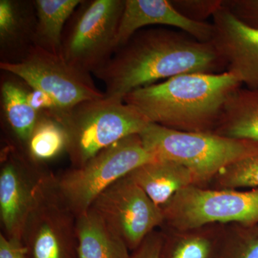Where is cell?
<instances>
[{
  "label": "cell",
  "mask_w": 258,
  "mask_h": 258,
  "mask_svg": "<svg viewBox=\"0 0 258 258\" xmlns=\"http://www.w3.org/2000/svg\"><path fill=\"white\" fill-rule=\"evenodd\" d=\"M226 72L225 61L212 42L181 30L151 28L136 32L93 74L106 87L105 97L121 100L138 88L183 74Z\"/></svg>",
  "instance_id": "cell-1"
},
{
  "label": "cell",
  "mask_w": 258,
  "mask_h": 258,
  "mask_svg": "<svg viewBox=\"0 0 258 258\" xmlns=\"http://www.w3.org/2000/svg\"><path fill=\"white\" fill-rule=\"evenodd\" d=\"M241 86L227 71L183 74L134 90L123 101L150 123L179 132L213 133L225 102Z\"/></svg>",
  "instance_id": "cell-2"
},
{
  "label": "cell",
  "mask_w": 258,
  "mask_h": 258,
  "mask_svg": "<svg viewBox=\"0 0 258 258\" xmlns=\"http://www.w3.org/2000/svg\"><path fill=\"white\" fill-rule=\"evenodd\" d=\"M139 136L156 159L182 164L192 173L195 185L202 187H207L227 166L258 154V142L214 133L179 132L152 123Z\"/></svg>",
  "instance_id": "cell-3"
},
{
  "label": "cell",
  "mask_w": 258,
  "mask_h": 258,
  "mask_svg": "<svg viewBox=\"0 0 258 258\" xmlns=\"http://www.w3.org/2000/svg\"><path fill=\"white\" fill-rule=\"evenodd\" d=\"M59 121L67 132L66 153L72 167H81L118 141L140 134L150 123L137 108L106 97L80 103Z\"/></svg>",
  "instance_id": "cell-4"
},
{
  "label": "cell",
  "mask_w": 258,
  "mask_h": 258,
  "mask_svg": "<svg viewBox=\"0 0 258 258\" xmlns=\"http://www.w3.org/2000/svg\"><path fill=\"white\" fill-rule=\"evenodd\" d=\"M156 159L144 147L139 134H134L101 151L81 167L71 166L54 176V184L62 201L78 217L87 212L110 185Z\"/></svg>",
  "instance_id": "cell-5"
},
{
  "label": "cell",
  "mask_w": 258,
  "mask_h": 258,
  "mask_svg": "<svg viewBox=\"0 0 258 258\" xmlns=\"http://www.w3.org/2000/svg\"><path fill=\"white\" fill-rule=\"evenodd\" d=\"M125 0L82 1L64 28L60 55L83 72L93 74L116 50Z\"/></svg>",
  "instance_id": "cell-6"
},
{
  "label": "cell",
  "mask_w": 258,
  "mask_h": 258,
  "mask_svg": "<svg viewBox=\"0 0 258 258\" xmlns=\"http://www.w3.org/2000/svg\"><path fill=\"white\" fill-rule=\"evenodd\" d=\"M163 226L188 230L212 224L258 223V189H215L191 185L161 207Z\"/></svg>",
  "instance_id": "cell-7"
},
{
  "label": "cell",
  "mask_w": 258,
  "mask_h": 258,
  "mask_svg": "<svg viewBox=\"0 0 258 258\" xmlns=\"http://www.w3.org/2000/svg\"><path fill=\"white\" fill-rule=\"evenodd\" d=\"M0 69L23 80L30 88L50 95L60 110L58 120L80 103L105 97L91 74L68 63L61 55L36 45L16 62L1 61Z\"/></svg>",
  "instance_id": "cell-8"
},
{
  "label": "cell",
  "mask_w": 258,
  "mask_h": 258,
  "mask_svg": "<svg viewBox=\"0 0 258 258\" xmlns=\"http://www.w3.org/2000/svg\"><path fill=\"white\" fill-rule=\"evenodd\" d=\"M54 176L49 171L37 187L22 241L30 258H79L77 217L56 191Z\"/></svg>",
  "instance_id": "cell-9"
},
{
  "label": "cell",
  "mask_w": 258,
  "mask_h": 258,
  "mask_svg": "<svg viewBox=\"0 0 258 258\" xmlns=\"http://www.w3.org/2000/svg\"><path fill=\"white\" fill-rule=\"evenodd\" d=\"M90 209L124 242L131 252L164 224L160 207L128 175L102 191Z\"/></svg>",
  "instance_id": "cell-10"
},
{
  "label": "cell",
  "mask_w": 258,
  "mask_h": 258,
  "mask_svg": "<svg viewBox=\"0 0 258 258\" xmlns=\"http://www.w3.org/2000/svg\"><path fill=\"white\" fill-rule=\"evenodd\" d=\"M49 171L34 164L23 151L9 142L1 151L0 223L7 238L22 240L36 190Z\"/></svg>",
  "instance_id": "cell-11"
},
{
  "label": "cell",
  "mask_w": 258,
  "mask_h": 258,
  "mask_svg": "<svg viewBox=\"0 0 258 258\" xmlns=\"http://www.w3.org/2000/svg\"><path fill=\"white\" fill-rule=\"evenodd\" d=\"M215 49L233 74L247 88L258 90V29L242 23L224 6L212 16Z\"/></svg>",
  "instance_id": "cell-12"
},
{
  "label": "cell",
  "mask_w": 258,
  "mask_h": 258,
  "mask_svg": "<svg viewBox=\"0 0 258 258\" xmlns=\"http://www.w3.org/2000/svg\"><path fill=\"white\" fill-rule=\"evenodd\" d=\"M149 25H168L185 32L202 42H211L214 26L195 22L180 14L168 0H125L115 45H124L134 34Z\"/></svg>",
  "instance_id": "cell-13"
},
{
  "label": "cell",
  "mask_w": 258,
  "mask_h": 258,
  "mask_svg": "<svg viewBox=\"0 0 258 258\" xmlns=\"http://www.w3.org/2000/svg\"><path fill=\"white\" fill-rule=\"evenodd\" d=\"M128 176L160 208L181 190L195 185L189 169L167 159H157L145 163Z\"/></svg>",
  "instance_id": "cell-14"
},
{
  "label": "cell",
  "mask_w": 258,
  "mask_h": 258,
  "mask_svg": "<svg viewBox=\"0 0 258 258\" xmlns=\"http://www.w3.org/2000/svg\"><path fill=\"white\" fill-rule=\"evenodd\" d=\"M36 23L33 1H0V45L2 55L10 56L7 62L20 60L33 45Z\"/></svg>",
  "instance_id": "cell-15"
},
{
  "label": "cell",
  "mask_w": 258,
  "mask_h": 258,
  "mask_svg": "<svg viewBox=\"0 0 258 258\" xmlns=\"http://www.w3.org/2000/svg\"><path fill=\"white\" fill-rule=\"evenodd\" d=\"M159 258H220L225 225L176 230L163 226Z\"/></svg>",
  "instance_id": "cell-16"
},
{
  "label": "cell",
  "mask_w": 258,
  "mask_h": 258,
  "mask_svg": "<svg viewBox=\"0 0 258 258\" xmlns=\"http://www.w3.org/2000/svg\"><path fill=\"white\" fill-rule=\"evenodd\" d=\"M213 133L258 142V90L240 88L234 91L225 102Z\"/></svg>",
  "instance_id": "cell-17"
},
{
  "label": "cell",
  "mask_w": 258,
  "mask_h": 258,
  "mask_svg": "<svg viewBox=\"0 0 258 258\" xmlns=\"http://www.w3.org/2000/svg\"><path fill=\"white\" fill-rule=\"evenodd\" d=\"M28 91L15 80L2 82V103L8 128L7 142L24 152L40 117L28 103Z\"/></svg>",
  "instance_id": "cell-18"
},
{
  "label": "cell",
  "mask_w": 258,
  "mask_h": 258,
  "mask_svg": "<svg viewBox=\"0 0 258 258\" xmlns=\"http://www.w3.org/2000/svg\"><path fill=\"white\" fill-rule=\"evenodd\" d=\"M79 258H129L131 251L123 240L89 209L76 220Z\"/></svg>",
  "instance_id": "cell-19"
},
{
  "label": "cell",
  "mask_w": 258,
  "mask_h": 258,
  "mask_svg": "<svg viewBox=\"0 0 258 258\" xmlns=\"http://www.w3.org/2000/svg\"><path fill=\"white\" fill-rule=\"evenodd\" d=\"M83 0H35L36 28L33 45L60 55L62 35L68 22Z\"/></svg>",
  "instance_id": "cell-20"
},
{
  "label": "cell",
  "mask_w": 258,
  "mask_h": 258,
  "mask_svg": "<svg viewBox=\"0 0 258 258\" xmlns=\"http://www.w3.org/2000/svg\"><path fill=\"white\" fill-rule=\"evenodd\" d=\"M67 147V132L62 123L50 115L40 113L25 149L28 159L45 167L47 163L66 152Z\"/></svg>",
  "instance_id": "cell-21"
},
{
  "label": "cell",
  "mask_w": 258,
  "mask_h": 258,
  "mask_svg": "<svg viewBox=\"0 0 258 258\" xmlns=\"http://www.w3.org/2000/svg\"><path fill=\"white\" fill-rule=\"evenodd\" d=\"M220 258H258V223L225 225Z\"/></svg>",
  "instance_id": "cell-22"
},
{
  "label": "cell",
  "mask_w": 258,
  "mask_h": 258,
  "mask_svg": "<svg viewBox=\"0 0 258 258\" xmlns=\"http://www.w3.org/2000/svg\"><path fill=\"white\" fill-rule=\"evenodd\" d=\"M207 188L215 189H258V154L227 166Z\"/></svg>",
  "instance_id": "cell-23"
},
{
  "label": "cell",
  "mask_w": 258,
  "mask_h": 258,
  "mask_svg": "<svg viewBox=\"0 0 258 258\" xmlns=\"http://www.w3.org/2000/svg\"><path fill=\"white\" fill-rule=\"evenodd\" d=\"M171 3L185 18L203 23L223 6L224 0H173Z\"/></svg>",
  "instance_id": "cell-24"
},
{
  "label": "cell",
  "mask_w": 258,
  "mask_h": 258,
  "mask_svg": "<svg viewBox=\"0 0 258 258\" xmlns=\"http://www.w3.org/2000/svg\"><path fill=\"white\" fill-rule=\"evenodd\" d=\"M224 6L242 23L258 29V0H224Z\"/></svg>",
  "instance_id": "cell-25"
},
{
  "label": "cell",
  "mask_w": 258,
  "mask_h": 258,
  "mask_svg": "<svg viewBox=\"0 0 258 258\" xmlns=\"http://www.w3.org/2000/svg\"><path fill=\"white\" fill-rule=\"evenodd\" d=\"M28 90L27 98L28 103L39 114L45 113L58 120L60 112L55 100L41 90Z\"/></svg>",
  "instance_id": "cell-26"
},
{
  "label": "cell",
  "mask_w": 258,
  "mask_h": 258,
  "mask_svg": "<svg viewBox=\"0 0 258 258\" xmlns=\"http://www.w3.org/2000/svg\"><path fill=\"white\" fill-rule=\"evenodd\" d=\"M163 237L161 228L154 231L137 249L131 252L129 258H159Z\"/></svg>",
  "instance_id": "cell-27"
},
{
  "label": "cell",
  "mask_w": 258,
  "mask_h": 258,
  "mask_svg": "<svg viewBox=\"0 0 258 258\" xmlns=\"http://www.w3.org/2000/svg\"><path fill=\"white\" fill-rule=\"evenodd\" d=\"M0 258H30L23 241L0 234Z\"/></svg>",
  "instance_id": "cell-28"
}]
</instances>
